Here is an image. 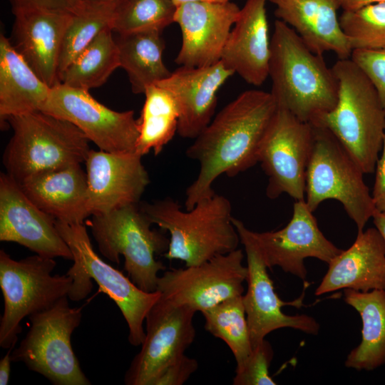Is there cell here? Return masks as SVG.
I'll return each mask as SVG.
<instances>
[{
    "mask_svg": "<svg viewBox=\"0 0 385 385\" xmlns=\"http://www.w3.org/2000/svg\"><path fill=\"white\" fill-rule=\"evenodd\" d=\"M275 5L274 15L299 36L314 53L334 52L339 59L352 53L337 17L339 0H268Z\"/></svg>",
    "mask_w": 385,
    "mask_h": 385,
    "instance_id": "24",
    "label": "cell"
},
{
    "mask_svg": "<svg viewBox=\"0 0 385 385\" xmlns=\"http://www.w3.org/2000/svg\"><path fill=\"white\" fill-rule=\"evenodd\" d=\"M12 11L20 9H41L73 14L84 4L79 0H9Z\"/></svg>",
    "mask_w": 385,
    "mask_h": 385,
    "instance_id": "38",
    "label": "cell"
},
{
    "mask_svg": "<svg viewBox=\"0 0 385 385\" xmlns=\"http://www.w3.org/2000/svg\"><path fill=\"white\" fill-rule=\"evenodd\" d=\"M142 157L135 152L90 150L85 164L91 216L140 202L150 183Z\"/></svg>",
    "mask_w": 385,
    "mask_h": 385,
    "instance_id": "18",
    "label": "cell"
},
{
    "mask_svg": "<svg viewBox=\"0 0 385 385\" xmlns=\"http://www.w3.org/2000/svg\"><path fill=\"white\" fill-rule=\"evenodd\" d=\"M242 295L225 299L201 312L205 329L228 346L235 359L236 369L242 367L253 352Z\"/></svg>",
    "mask_w": 385,
    "mask_h": 385,
    "instance_id": "31",
    "label": "cell"
},
{
    "mask_svg": "<svg viewBox=\"0 0 385 385\" xmlns=\"http://www.w3.org/2000/svg\"><path fill=\"white\" fill-rule=\"evenodd\" d=\"M242 250L217 255L201 264L173 269L159 276L160 297L196 312H203L244 293L247 267Z\"/></svg>",
    "mask_w": 385,
    "mask_h": 385,
    "instance_id": "12",
    "label": "cell"
},
{
    "mask_svg": "<svg viewBox=\"0 0 385 385\" xmlns=\"http://www.w3.org/2000/svg\"><path fill=\"white\" fill-rule=\"evenodd\" d=\"M56 262L35 255L15 260L0 250V287L4 311L0 321V346L9 349L18 341L26 317L48 309L68 296L73 278L67 273L51 275Z\"/></svg>",
    "mask_w": 385,
    "mask_h": 385,
    "instance_id": "10",
    "label": "cell"
},
{
    "mask_svg": "<svg viewBox=\"0 0 385 385\" xmlns=\"http://www.w3.org/2000/svg\"><path fill=\"white\" fill-rule=\"evenodd\" d=\"M0 241L18 243L42 257L73 260L56 220L31 202L6 173L0 175Z\"/></svg>",
    "mask_w": 385,
    "mask_h": 385,
    "instance_id": "17",
    "label": "cell"
},
{
    "mask_svg": "<svg viewBox=\"0 0 385 385\" xmlns=\"http://www.w3.org/2000/svg\"><path fill=\"white\" fill-rule=\"evenodd\" d=\"M51 88L12 47L9 38L0 35V117L41 111Z\"/></svg>",
    "mask_w": 385,
    "mask_h": 385,
    "instance_id": "26",
    "label": "cell"
},
{
    "mask_svg": "<svg viewBox=\"0 0 385 385\" xmlns=\"http://www.w3.org/2000/svg\"><path fill=\"white\" fill-rule=\"evenodd\" d=\"M343 11H354L365 6L385 2V0H339Z\"/></svg>",
    "mask_w": 385,
    "mask_h": 385,
    "instance_id": "41",
    "label": "cell"
},
{
    "mask_svg": "<svg viewBox=\"0 0 385 385\" xmlns=\"http://www.w3.org/2000/svg\"><path fill=\"white\" fill-rule=\"evenodd\" d=\"M195 312L160 297L145 317V337L124 376L127 385H152L159 374L185 354L195 337Z\"/></svg>",
    "mask_w": 385,
    "mask_h": 385,
    "instance_id": "15",
    "label": "cell"
},
{
    "mask_svg": "<svg viewBox=\"0 0 385 385\" xmlns=\"http://www.w3.org/2000/svg\"><path fill=\"white\" fill-rule=\"evenodd\" d=\"M232 222L245 248L247 267V289L242 295L252 349L258 346L270 332L280 328H292L307 334L317 335L319 323L307 314L290 316L282 311L285 305L299 307L303 296L293 302H284L274 291L266 264L259 247L249 230L240 220Z\"/></svg>",
    "mask_w": 385,
    "mask_h": 385,
    "instance_id": "14",
    "label": "cell"
},
{
    "mask_svg": "<svg viewBox=\"0 0 385 385\" xmlns=\"http://www.w3.org/2000/svg\"><path fill=\"white\" fill-rule=\"evenodd\" d=\"M344 301L362 321L361 342L348 354L345 366L372 371L385 364V290L359 292L345 289Z\"/></svg>",
    "mask_w": 385,
    "mask_h": 385,
    "instance_id": "27",
    "label": "cell"
},
{
    "mask_svg": "<svg viewBox=\"0 0 385 385\" xmlns=\"http://www.w3.org/2000/svg\"><path fill=\"white\" fill-rule=\"evenodd\" d=\"M56 225L73 255V264L66 272L73 278L68 298L73 301L86 298L92 290L93 279L100 291L106 294L120 310L128 327L130 344L141 345L145 337L143 322L160 293L158 290H142L130 278L103 261L93 250L84 223L68 224L56 220Z\"/></svg>",
    "mask_w": 385,
    "mask_h": 385,
    "instance_id": "6",
    "label": "cell"
},
{
    "mask_svg": "<svg viewBox=\"0 0 385 385\" xmlns=\"http://www.w3.org/2000/svg\"><path fill=\"white\" fill-rule=\"evenodd\" d=\"M118 4L84 3L78 11L72 14L60 53L58 78L66 68L103 29L111 28Z\"/></svg>",
    "mask_w": 385,
    "mask_h": 385,
    "instance_id": "32",
    "label": "cell"
},
{
    "mask_svg": "<svg viewBox=\"0 0 385 385\" xmlns=\"http://www.w3.org/2000/svg\"><path fill=\"white\" fill-rule=\"evenodd\" d=\"M65 296L53 306L29 317L31 326L11 360L54 385H90L72 345L71 336L82 319L83 307H71Z\"/></svg>",
    "mask_w": 385,
    "mask_h": 385,
    "instance_id": "9",
    "label": "cell"
},
{
    "mask_svg": "<svg viewBox=\"0 0 385 385\" xmlns=\"http://www.w3.org/2000/svg\"><path fill=\"white\" fill-rule=\"evenodd\" d=\"M139 205L152 224L170 234L163 256L183 261L186 267L234 251L240 242L231 203L222 195L215 193L185 211L171 198Z\"/></svg>",
    "mask_w": 385,
    "mask_h": 385,
    "instance_id": "3",
    "label": "cell"
},
{
    "mask_svg": "<svg viewBox=\"0 0 385 385\" xmlns=\"http://www.w3.org/2000/svg\"><path fill=\"white\" fill-rule=\"evenodd\" d=\"M313 146L306 172L305 202L314 212L327 200L344 207L361 232L376 212L361 168L327 129L312 125Z\"/></svg>",
    "mask_w": 385,
    "mask_h": 385,
    "instance_id": "8",
    "label": "cell"
},
{
    "mask_svg": "<svg viewBox=\"0 0 385 385\" xmlns=\"http://www.w3.org/2000/svg\"><path fill=\"white\" fill-rule=\"evenodd\" d=\"M162 31L150 29L119 35L116 43L120 67L128 77L135 94H144L147 87L170 76L163 53L165 42Z\"/></svg>",
    "mask_w": 385,
    "mask_h": 385,
    "instance_id": "28",
    "label": "cell"
},
{
    "mask_svg": "<svg viewBox=\"0 0 385 385\" xmlns=\"http://www.w3.org/2000/svg\"><path fill=\"white\" fill-rule=\"evenodd\" d=\"M19 185L31 202L56 220L83 224L91 216L87 175L81 164L39 173Z\"/></svg>",
    "mask_w": 385,
    "mask_h": 385,
    "instance_id": "25",
    "label": "cell"
},
{
    "mask_svg": "<svg viewBox=\"0 0 385 385\" xmlns=\"http://www.w3.org/2000/svg\"><path fill=\"white\" fill-rule=\"evenodd\" d=\"M83 3L105 4V3H119L122 0H79Z\"/></svg>",
    "mask_w": 385,
    "mask_h": 385,
    "instance_id": "44",
    "label": "cell"
},
{
    "mask_svg": "<svg viewBox=\"0 0 385 385\" xmlns=\"http://www.w3.org/2000/svg\"><path fill=\"white\" fill-rule=\"evenodd\" d=\"M112 29H103L72 61L60 76V83L88 91L104 84L120 67V57Z\"/></svg>",
    "mask_w": 385,
    "mask_h": 385,
    "instance_id": "30",
    "label": "cell"
},
{
    "mask_svg": "<svg viewBox=\"0 0 385 385\" xmlns=\"http://www.w3.org/2000/svg\"><path fill=\"white\" fill-rule=\"evenodd\" d=\"M269 76L277 108L314 125L338 99L339 83L332 68L279 19L270 40Z\"/></svg>",
    "mask_w": 385,
    "mask_h": 385,
    "instance_id": "2",
    "label": "cell"
},
{
    "mask_svg": "<svg viewBox=\"0 0 385 385\" xmlns=\"http://www.w3.org/2000/svg\"><path fill=\"white\" fill-rule=\"evenodd\" d=\"M315 295L342 289L359 292L385 290V243L376 227L357 233L350 247L329 264Z\"/></svg>",
    "mask_w": 385,
    "mask_h": 385,
    "instance_id": "23",
    "label": "cell"
},
{
    "mask_svg": "<svg viewBox=\"0 0 385 385\" xmlns=\"http://www.w3.org/2000/svg\"><path fill=\"white\" fill-rule=\"evenodd\" d=\"M332 68L339 83L337 102L312 125L330 131L364 173H374L385 134V109L371 81L350 58Z\"/></svg>",
    "mask_w": 385,
    "mask_h": 385,
    "instance_id": "4",
    "label": "cell"
},
{
    "mask_svg": "<svg viewBox=\"0 0 385 385\" xmlns=\"http://www.w3.org/2000/svg\"><path fill=\"white\" fill-rule=\"evenodd\" d=\"M139 204L93 215L87 224L102 255L118 264L123 255L130 279L142 290L153 292L157 289L158 272L165 269L155 257L168 251L170 239L151 228Z\"/></svg>",
    "mask_w": 385,
    "mask_h": 385,
    "instance_id": "7",
    "label": "cell"
},
{
    "mask_svg": "<svg viewBox=\"0 0 385 385\" xmlns=\"http://www.w3.org/2000/svg\"><path fill=\"white\" fill-rule=\"evenodd\" d=\"M17 342H14L10 347L8 349L6 354L1 359L0 361V384L6 385L9 384L10 371H11V352L15 348Z\"/></svg>",
    "mask_w": 385,
    "mask_h": 385,
    "instance_id": "40",
    "label": "cell"
},
{
    "mask_svg": "<svg viewBox=\"0 0 385 385\" xmlns=\"http://www.w3.org/2000/svg\"><path fill=\"white\" fill-rule=\"evenodd\" d=\"M144 95L135 153L143 156L153 150L158 155L178 132L179 110L171 94L158 84L147 87Z\"/></svg>",
    "mask_w": 385,
    "mask_h": 385,
    "instance_id": "29",
    "label": "cell"
},
{
    "mask_svg": "<svg viewBox=\"0 0 385 385\" xmlns=\"http://www.w3.org/2000/svg\"><path fill=\"white\" fill-rule=\"evenodd\" d=\"M177 4L173 0H122L115 8L111 29L118 35L163 29L175 23Z\"/></svg>",
    "mask_w": 385,
    "mask_h": 385,
    "instance_id": "33",
    "label": "cell"
},
{
    "mask_svg": "<svg viewBox=\"0 0 385 385\" xmlns=\"http://www.w3.org/2000/svg\"><path fill=\"white\" fill-rule=\"evenodd\" d=\"M177 5L185 2H210V3H225L230 0H173Z\"/></svg>",
    "mask_w": 385,
    "mask_h": 385,
    "instance_id": "43",
    "label": "cell"
},
{
    "mask_svg": "<svg viewBox=\"0 0 385 385\" xmlns=\"http://www.w3.org/2000/svg\"><path fill=\"white\" fill-rule=\"evenodd\" d=\"M9 41L14 50L50 88L59 83L58 68L71 13L41 9L14 11Z\"/></svg>",
    "mask_w": 385,
    "mask_h": 385,
    "instance_id": "20",
    "label": "cell"
},
{
    "mask_svg": "<svg viewBox=\"0 0 385 385\" xmlns=\"http://www.w3.org/2000/svg\"><path fill=\"white\" fill-rule=\"evenodd\" d=\"M350 58L371 81L385 109V48L353 50Z\"/></svg>",
    "mask_w": 385,
    "mask_h": 385,
    "instance_id": "36",
    "label": "cell"
},
{
    "mask_svg": "<svg viewBox=\"0 0 385 385\" xmlns=\"http://www.w3.org/2000/svg\"><path fill=\"white\" fill-rule=\"evenodd\" d=\"M5 121L13 135L3 164L19 184L41 173L85 163L91 150L88 139L75 125L41 111L11 115Z\"/></svg>",
    "mask_w": 385,
    "mask_h": 385,
    "instance_id": "5",
    "label": "cell"
},
{
    "mask_svg": "<svg viewBox=\"0 0 385 385\" xmlns=\"http://www.w3.org/2000/svg\"><path fill=\"white\" fill-rule=\"evenodd\" d=\"M273 349L264 339L253 349V352L245 365L235 369L232 379L234 385H275L269 374V367L273 358Z\"/></svg>",
    "mask_w": 385,
    "mask_h": 385,
    "instance_id": "35",
    "label": "cell"
},
{
    "mask_svg": "<svg viewBox=\"0 0 385 385\" xmlns=\"http://www.w3.org/2000/svg\"><path fill=\"white\" fill-rule=\"evenodd\" d=\"M267 1L247 0L229 34L220 60L225 67L255 86H261L269 77Z\"/></svg>",
    "mask_w": 385,
    "mask_h": 385,
    "instance_id": "22",
    "label": "cell"
},
{
    "mask_svg": "<svg viewBox=\"0 0 385 385\" xmlns=\"http://www.w3.org/2000/svg\"><path fill=\"white\" fill-rule=\"evenodd\" d=\"M240 11L231 1L178 4L175 23L181 30L182 44L175 63L180 66L199 68L219 62Z\"/></svg>",
    "mask_w": 385,
    "mask_h": 385,
    "instance_id": "19",
    "label": "cell"
},
{
    "mask_svg": "<svg viewBox=\"0 0 385 385\" xmlns=\"http://www.w3.org/2000/svg\"><path fill=\"white\" fill-rule=\"evenodd\" d=\"M313 141L312 125L277 108L258 155V163L268 177L266 195L270 199L286 193L295 200H304Z\"/></svg>",
    "mask_w": 385,
    "mask_h": 385,
    "instance_id": "11",
    "label": "cell"
},
{
    "mask_svg": "<svg viewBox=\"0 0 385 385\" xmlns=\"http://www.w3.org/2000/svg\"><path fill=\"white\" fill-rule=\"evenodd\" d=\"M235 74L220 61L206 67L180 66L155 83L173 97L178 110V135L195 139L213 118L217 92Z\"/></svg>",
    "mask_w": 385,
    "mask_h": 385,
    "instance_id": "21",
    "label": "cell"
},
{
    "mask_svg": "<svg viewBox=\"0 0 385 385\" xmlns=\"http://www.w3.org/2000/svg\"><path fill=\"white\" fill-rule=\"evenodd\" d=\"M277 110L270 92L248 90L212 119L185 152L200 164L185 192V210L213 195L212 184L220 176H235L258 163L262 141Z\"/></svg>",
    "mask_w": 385,
    "mask_h": 385,
    "instance_id": "1",
    "label": "cell"
},
{
    "mask_svg": "<svg viewBox=\"0 0 385 385\" xmlns=\"http://www.w3.org/2000/svg\"><path fill=\"white\" fill-rule=\"evenodd\" d=\"M381 151V155L375 167V180L371 194L376 212H385V134Z\"/></svg>",
    "mask_w": 385,
    "mask_h": 385,
    "instance_id": "39",
    "label": "cell"
},
{
    "mask_svg": "<svg viewBox=\"0 0 385 385\" xmlns=\"http://www.w3.org/2000/svg\"><path fill=\"white\" fill-rule=\"evenodd\" d=\"M252 235L268 268L278 266L302 280L307 274L304 259L314 257L329 264L343 250L323 235L305 200L295 201L292 217L282 229L252 231Z\"/></svg>",
    "mask_w": 385,
    "mask_h": 385,
    "instance_id": "16",
    "label": "cell"
},
{
    "mask_svg": "<svg viewBox=\"0 0 385 385\" xmlns=\"http://www.w3.org/2000/svg\"><path fill=\"white\" fill-rule=\"evenodd\" d=\"M41 111L73 123L101 150L135 152L139 131L134 111L111 110L88 91L59 83L51 88Z\"/></svg>",
    "mask_w": 385,
    "mask_h": 385,
    "instance_id": "13",
    "label": "cell"
},
{
    "mask_svg": "<svg viewBox=\"0 0 385 385\" xmlns=\"http://www.w3.org/2000/svg\"><path fill=\"white\" fill-rule=\"evenodd\" d=\"M372 218L375 227L381 234L385 243V212H376Z\"/></svg>",
    "mask_w": 385,
    "mask_h": 385,
    "instance_id": "42",
    "label": "cell"
},
{
    "mask_svg": "<svg viewBox=\"0 0 385 385\" xmlns=\"http://www.w3.org/2000/svg\"><path fill=\"white\" fill-rule=\"evenodd\" d=\"M339 19L352 51L385 48V2L343 11Z\"/></svg>",
    "mask_w": 385,
    "mask_h": 385,
    "instance_id": "34",
    "label": "cell"
},
{
    "mask_svg": "<svg viewBox=\"0 0 385 385\" xmlns=\"http://www.w3.org/2000/svg\"><path fill=\"white\" fill-rule=\"evenodd\" d=\"M197 368V361L184 354L170 363L154 380L152 385H182Z\"/></svg>",
    "mask_w": 385,
    "mask_h": 385,
    "instance_id": "37",
    "label": "cell"
}]
</instances>
